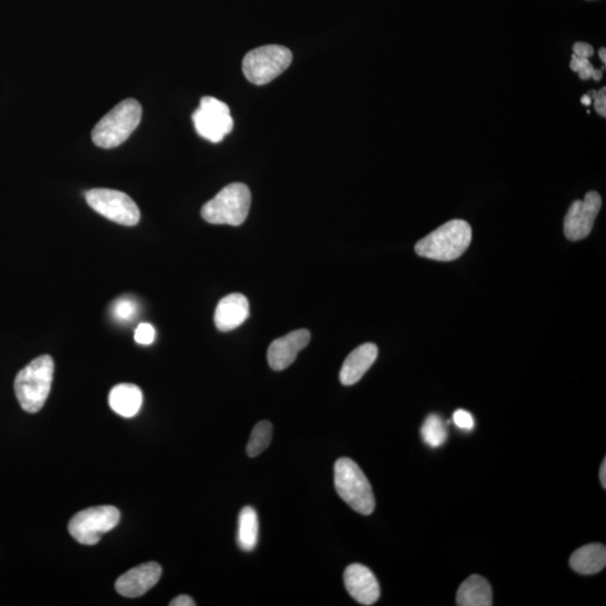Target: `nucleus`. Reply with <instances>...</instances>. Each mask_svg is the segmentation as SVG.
<instances>
[{
	"label": "nucleus",
	"instance_id": "obj_12",
	"mask_svg": "<svg viewBox=\"0 0 606 606\" xmlns=\"http://www.w3.org/2000/svg\"><path fill=\"white\" fill-rule=\"evenodd\" d=\"M345 587L356 602L372 605L378 602L381 590L378 580L371 569L361 564H353L344 573Z\"/></svg>",
	"mask_w": 606,
	"mask_h": 606
},
{
	"label": "nucleus",
	"instance_id": "obj_3",
	"mask_svg": "<svg viewBox=\"0 0 606 606\" xmlns=\"http://www.w3.org/2000/svg\"><path fill=\"white\" fill-rule=\"evenodd\" d=\"M141 119L142 107L139 101H122L95 126L94 143L103 149L117 148L133 134L140 125Z\"/></svg>",
	"mask_w": 606,
	"mask_h": 606
},
{
	"label": "nucleus",
	"instance_id": "obj_10",
	"mask_svg": "<svg viewBox=\"0 0 606 606\" xmlns=\"http://www.w3.org/2000/svg\"><path fill=\"white\" fill-rule=\"evenodd\" d=\"M601 207H602V198L595 191L589 192L584 200L573 202L565 217V236L571 241H581L589 236Z\"/></svg>",
	"mask_w": 606,
	"mask_h": 606
},
{
	"label": "nucleus",
	"instance_id": "obj_2",
	"mask_svg": "<svg viewBox=\"0 0 606 606\" xmlns=\"http://www.w3.org/2000/svg\"><path fill=\"white\" fill-rule=\"evenodd\" d=\"M54 374L52 357L35 358L17 374L14 389L23 410L36 413L43 408L50 391Z\"/></svg>",
	"mask_w": 606,
	"mask_h": 606
},
{
	"label": "nucleus",
	"instance_id": "obj_28",
	"mask_svg": "<svg viewBox=\"0 0 606 606\" xmlns=\"http://www.w3.org/2000/svg\"><path fill=\"white\" fill-rule=\"evenodd\" d=\"M171 606H195L196 602L194 600L188 595H180L178 598L172 600V602L170 603Z\"/></svg>",
	"mask_w": 606,
	"mask_h": 606
},
{
	"label": "nucleus",
	"instance_id": "obj_31",
	"mask_svg": "<svg viewBox=\"0 0 606 606\" xmlns=\"http://www.w3.org/2000/svg\"><path fill=\"white\" fill-rule=\"evenodd\" d=\"M581 101H582L583 105L590 106L592 104V101H593V100H592V98L590 97L589 95H584V96H583Z\"/></svg>",
	"mask_w": 606,
	"mask_h": 606
},
{
	"label": "nucleus",
	"instance_id": "obj_32",
	"mask_svg": "<svg viewBox=\"0 0 606 606\" xmlns=\"http://www.w3.org/2000/svg\"><path fill=\"white\" fill-rule=\"evenodd\" d=\"M600 58L602 60V62L605 64L606 63V50L605 48H602L600 50Z\"/></svg>",
	"mask_w": 606,
	"mask_h": 606
},
{
	"label": "nucleus",
	"instance_id": "obj_29",
	"mask_svg": "<svg viewBox=\"0 0 606 606\" xmlns=\"http://www.w3.org/2000/svg\"><path fill=\"white\" fill-rule=\"evenodd\" d=\"M600 480L603 489H606V459H604L600 470Z\"/></svg>",
	"mask_w": 606,
	"mask_h": 606
},
{
	"label": "nucleus",
	"instance_id": "obj_21",
	"mask_svg": "<svg viewBox=\"0 0 606 606\" xmlns=\"http://www.w3.org/2000/svg\"><path fill=\"white\" fill-rule=\"evenodd\" d=\"M273 436V426L270 421H260L252 431L246 452L250 457L259 456L270 446Z\"/></svg>",
	"mask_w": 606,
	"mask_h": 606
},
{
	"label": "nucleus",
	"instance_id": "obj_18",
	"mask_svg": "<svg viewBox=\"0 0 606 606\" xmlns=\"http://www.w3.org/2000/svg\"><path fill=\"white\" fill-rule=\"evenodd\" d=\"M569 564L574 571L583 575H593L603 571L606 565L605 546L591 544L577 549L569 559Z\"/></svg>",
	"mask_w": 606,
	"mask_h": 606
},
{
	"label": "nucleus",
	"instance_id": "obj_6",
	"mask_svg": "<svg viewBox=\"0 0 606 606\" xmlns=\"http://www.w3.org/2000/svg\"><path fill=\"white\" fill-rule=\"evenodd\" d=\"M291 62L290 50L281 45H265L245 55L243 72L252 84L263 86L286 71Z\"/></svg>",
	"mask_w": 606,
	"mask_h": 606
},
{
	"label": "nucleus",
	"instance_id": "obj_26",
	"mask_svg": "<svg viewBox=\"0 0 606 606\" xmlns=\"http://www.w3.org/2000/svg\"><path fill=\"white\" fill-rule=\"evenodd\" d=\"M592 100H594V107L601 116H606V88L603 87L599 91H591L589 94Z\"/></svg>",
	"mask_w": 606,
	"mask_h": 606
},
{
	"label": "nucleus",
	"instance_id": "obj_20",
	"mask_svg": "<svg viewBox=\"0 0 606 606\" xmlns=\"http://www.w3.org/2000/svg\"><path fill=\"white\" fill-rule=\"evenodd\" d=\"M421 437L431 448L443 446L446 443L448 433L442 417L438 415L427 417L424 425L421 427Z\"/></svg>",
	"mask_w": 606,
	"mask_h": 606
},
{
	"label": "nucleus",
	"instance_id": "obj_22",
	"mask_svg": "<svg viewBox=\"0 0 606 606\" xmlns=\"http://www.w3.org/2000/svg\"><path fill=\"white\" fill-rule=\"evenodd\" d=\"M137 314H139V305L132 298H119L113 303L112 316L118 323H130Z\"/></svg>",
	"mask_w": 606,
	"mask_h": 606
},
{
	"label": "nucleus",
	"instance_id": "obj_16",
	"mask_svg": "<svg viewBox=\"0 0 606 606\" xmlns=\"http://www.w3.org/2000/svg\"><path fill=\"white\" fill-rule=\"evenodd\" d=\"M109 406L114 412L124 418L135 417L143 403V393L135 384L123 383L109 393Z\"/></svg>",
	"mask_w": 606,
	"mask_h": 606
},
{
	"label": "nucleus",
	"instance_id": "obj_30",
	"mask_svg": "<svg viewBox=\"0 0 606 606\" xmlns=\"http://www.w3.org/2000/svg\"><path fill=\"white\" fill-rule=\"evenodd\" d=\"M602 76H603L602 70H600V69H595L593 77L592 78H593L595 81H600L601 79H602Z\"/></svg>",
	"mask_w": 606,
	"mask_h": 606
},
{
	"label": "nucleus",
	"instance_id": "obj_19",
	"mask_svg": "<svg viewBox=\"0 0 606 606\" xmlns=\"http://www.w3.org/2000/svg\"><path fill=\"white\" fill-rule=\"evenodd\" d=\"M259 541V518L252 507H245L238 517L237 543L244 552L255 549Z\"/></svg>",
	"mask_w": 606,
	"mask_h": 606
},
{
	"label": "nucleus",
	"instance_id": "obj_23",
	"mask_svg": "<svg viewBox=\"0 0 606 606\" xmlns=\"http://www.w3.org/2000/svg\"><path fill=\"white\" fill-rule=\"evenodd\" d=\"M574 72H577L582 80L591 79L593 77L595 68L590 62L589 59L576 57L575 54L572 57L571 64H569Z\"/></svg>",
	"mask_w": 606,
	"mask_h": 606
},
{
	"label": "nucleus",
	"instance_id": "obj_11",
	"mask_svg": "<svg viewBox=\"0 0 606 606\" xmlns=\"http://www.w3.org/2000/svg\"><path fill=\"white\" fill-rule=\"evenodd\" d=\"M162 568L156 563L142 564L123 574L116 582V591L125 598H140L158 584Z\"/></svg>",
	"mask_w": 606,
	"mask_h": 606
},
{
	"label": "nucleus",
	"instance_id": "obj_7",
	"mask_svg": "<svg viewBox=\"0 0 606 606\" xmlns=\"http://www.w3.org/2000/svg\"><path fill=\"white\" fill-rule=\"evenodd\" d=\"M121 520V512L112 505H101L77 513L69 523V532L78 543L94 546Z\"/></svg>",
	"mask_w": 606,
	"mask_h": 606
},
{
	"label": "nucleus",
	"instance_id": "obj_1",
	"mask_svg": "<svg viewBox=\"0 0 606 606\" xmlns=\"http://www.w3.org/2000/svg\"><path fill=\"white\" fill-rule=\"evenodd\" d=\"M472 241V228L465 220L454 219L431 232L416 245V252L426 259L449 262L466 252Z\"/></svg>",
	"mask_w": 606,
	"mask_h": 606
},
{
	"label": "nucleus",
	"instance_id": "obj_25",
	"mask_svg": "<svg viewBox=\"0 0 606 606\" xmlns=\"http://www.w3.org/2000/svg\"><path fill=\"white\" fill-rule=\"evenodd\" d=\"M453 420L459 429L471 431L475 428L474 418H473L470 412L462 410V409L461 410L454 411Z\"/></svg>",
	"mask_w": 606,
	"mask_h": 606
},
{
	"label": "nucleus",
	"instance_id": "obj_15",
	"mask_svg": "<svg viewBox=\"0 0 606 606\" xmlns=\"http://www.w3.org/2000/svg\"><path fill=\"white\" fill-rule=\"evenodd\" d=\"M379 350L375 344L367 343L357 347L344 362L339 379L344 385L355 384L360 381L378 358Z\"/></svg>",
	"mask_w": 606,
	"mask_h": 606
},
{
	"label": "nucleus",
	"instance_id": "obj_13",
	"mask_svg": "<svg viewBox=\"0 0 606 606\" xmlns=\"http://www.w3.org/2000/svg\"><path fill=\"white\" fill-rule=\"evenodd\" d=\"M311 335L309 330L299 329L275 339L268 351V362L271 369L283 371L296 361L298 354L305 350L309 344Z\"/></svg>",
	"mask_w": 606,
	"mask_h": 606
},
{
	"label": "nucleus",
	"instance_id": "obj_27",
	"mask_svg": "<svg viewBox=\"0 0 606 606\" xmlns=\"http://www.w3.org/2000/svg\"><path fill=\"white\" fill-rule=\"evenodd\" d=\"M574 54H575L576 57L589 59L594 54V50L590 44L578 42L574 45Z\"/></svg>",
	"mask_w": 606,
	"mask_h": 606
},
{
	"label": "nucleus",
	"instance_id": "obj_5",
	"mask_svg": "<svg viewBox=\"0 0 606 606\" xmlns=\"http://www.w3.org/2000/svg\"><path fill=\"white\" fill-rule=\"evenodd\" d=\"M251 202L249 187L232 183L202 207L201 216L209 224L241 226L249 216Z\"/></svg>",
	"mask_w": 606,
	"mask_h": 606
},
{
	"label": "nucleus",
	"instance_id": "obj_8",
	"mask_svg": "<svg viewBox=\"0 0 606 606\" xmlns=\"http://www.w3.org/2000/svg\"><path fill=\"white\" fill-rule=\"evenodd\" d=\"M86 200L96 213L124 226H135L140 222L139 207L130 196L112 189H93L86 192Z\"/></svg>",
	"mask_w": 606,
	"mask_h": 606
},
{
	"label": "nucleus",
	"instance_id": "obj_4",
	"mask_svg": "<svg viewBox=\"0 0 606 606\" xmlns=\"http://www.w3.org/2000/svg\"><path fill=\"white\" fill-rule=\"evenodd\" d=\"M335 488L339 497L350 507L364 516L375 509V498L369 480L360 466L351 458H339L335 464Z\"/></svg>",
	"mask_w": 606,
	"mask_h": 606
},
{
	"label": "nucleus",
	"instance_id": "obj_14",
	"mask_svg": "<svg viewBox=\"0 0 606 606\" xmlns=\"http://www.w3.org/2000/svg\"><path fill=\"white\" fill-rule=\"evenodd\" d=\"M250 316V303L241 293H232L219 301L215 311V325L220 332H231L245 323Z\"/></svg>",
	"mask_w": 606,
	"mask_h": 606
},
{
	"label": "nucleus",
	"instance_id": "obj_24",
	"mask_svg": "<svg viewBox=\"0 0 606 606\" xmlns=\"http://www.w3.org/2000/svg\"><path fill=\"white\" fill-rule=\"evenodd\" d=\"M135 342L140 345H151L155 339V329L151 324H141L135 330Z\"/></svg>",
	"mask_w": 606,
	"mask_h": 606
},
{
	"label": "nucleus",
	"instance_id": "obj_9",
	"mask_svg": "<svg viewBox=\"0 0 606 606\" xmlns=\"http://www.w3.org/2000/svg\"><path fill=\"white\" fill-rule=\"evenodd\" d=\"M192 119H194L197 133L213 143L222 142L234 127L228 106L214 97L202 98L200 107L196 110Z\"/></svg>",
	"mask_w": 606,
	"mask_h": 606
},
{
	"label": "nucleus",
	"instance_id": "obj_17",
	"mask_svg": "<svg viewBox=\"0 0 606 606\" xmlns=\"http://www.w3.org/2000/svg\"><path fill=\"white\" fill-rule=\"evenodd\" d=\"M456 603L459 606H491L493 604L492 587L484 577H468L458 589Z\"/></svg>",
	"mask_w": 606,
	"mask_h": 606
}]
</instances>
